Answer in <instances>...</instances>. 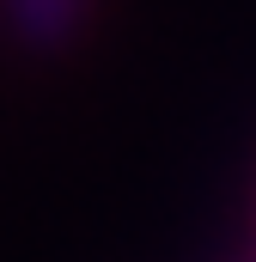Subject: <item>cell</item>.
<instances>
[{
    "label": "cell",
    "mask_w": 256,
    "mask_h": 262,
    "mask_svg": "<svg viewBox=\"0 0 256 262\" xmlns=\"http://www.w3.org/2000/svg\"><path fill=\"white\" fill-rule=\"evenodd\" d=\"M6 6H12V25H18L31 43H61L86 0H6Z\"/></svg>",
    "instance_id": "cell-1"
}]
</instances>
